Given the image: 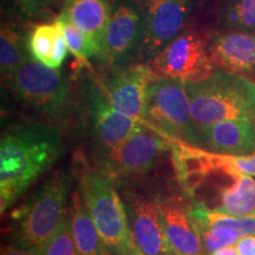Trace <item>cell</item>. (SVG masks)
<instances>
[{"label":"cell","mask_w":255,"mask_h":255,"mask_svg":"<svg viewBox=\"0 0 255 255\" xmlns=\"http://www.w3.org/2000/svg\"><path fill=\"white\" fill-rule=\"evenodd\" d=\"M143 124L167 138L200 146V130L191 114L186 83L157 76L146 96Z\"/></svg>","instance_id":"5b68a950"},{"label":"cell","mask_w":255,"mask_h":255,"mask_svg":"<svg viewBox=\"0 0 255 255\" xmlns=\"http://www.w3.org/2000/svg\"><path fill=\"white\" fill-rule=\"evenodd\" d=\"M167 150H170V142L167 137L142 124L108 156L103 168L115 176L145 174Z\"/></svg>","instance_id":"8fae6325"},{"label":"cell","mask_w":255,"mask_h":255,"mask_svg":"<svg viewBox=\"0 0 255 255\" xmlns=\"http://www.w3.org/2000/svg\"><path fill=\"white\" fill-rule=\"evenodd\" d=\"M156 77L150 64H136L115 72L101 91L115 109L143 123L146 96Z\"/></svg>","instance_id":"5bb4252c"},{"label":"cell","mask_w":255,"mask_h":255,"mask_svg":"<svg viewBox=\"0 0 255 255\" xmlns=\"http://www.w3.org/2000/svg\"><path fill=\"white\" fill-rule=\"evenodd\" d=\"M201 145L225 155L255 154V123L253 120H227L200 130Z\"/></svg>","instance_id":"ac0fdd59"},{"label":"cell","mask_w":255,"mask_h":255,"mask_svg":"<svg viewBox=\"0 0 255 255\" xmlns=\"http://www.w3.org/2000/svg\"><path fill=\"white\" fill-rule=\"evenodd\" d=\"M90 102L96 138L107 158L143 123L115 109L104 97L103 92L97 89L91 92Z\"/></svg>","instance_id":"2e32d148"},{"label":"cell","mask_w":255,"mask_h":255,"mask_svg":"<svg viewBox=\"0 0 255 255\" xmlns=\"http://www.w3.org/2000/svg\"><path fill=\"white\" fill-rule=\"evenodd\" d=\"M130 255H145V254H143V253H142V252H141V251H139V248H138V247H137V248H136V250H135V251H133V252H132V253H131V254H130Z\"/></svg>","instance_id":"1f68e13d"},{"label":"cell","mask_w":255,"mask_h":255,"mask_svg":"<svg viewBox=\"0 0 255 255\" xmlns=\"http://www.w3.org/2000/svg\"><path fill=\"white\" fill-rule=\"evenodd\" d=\"M62 13L85 32L100 49L101 38L113 14L107 0H64Z\"/></svg>","instance_id":"d6986e66"},{"label":"cell","mask_w":255,"mask_h":255,"mask_svg":"<svg viewBox=\"0 0 255 255\" xmlns=\"http://www.w3.org/2000/svg\"><path fill=\"white\" fill-rule=\"evenodd\" d=\"M62 152V138L52 127L32 123L6 131L0 142L1 213L13 205Z\"/></svg>","instance_id":"6da1fadb"},{"label":"cell","mask_w":255,"mask_h":255,"mask_svg":"<svg viewBox=\"0 0 255 255\" xmlns=\"http://www.w3.org/2000/svg\"><path fill=\"white\" fill-rule=\"evenodd\" d=\"M71 231L76 247L81 255H110L104 246L100 233L85 206L82 194H72V207L70 209Z\"/></svg>","instance_id":"ffe728a7"},{"label":"cell","mask_w":255,"mask_h":255,"mask_svg":"<svg viewBox=\"0 0 255 255\" xmlns=\"http://www.w3.org/2000/svg\"><path fill=\"white\" fill-rule=\"evenodd\" d=\"M14 5L23 12L24 14L40 15L51 8H56L57 6L64 5V0H12Z\"/></svg>","instance_id":"4316f807"},{"label":"cell","mask_w":255,"mask_h":255,"mask_svg":"<svg viewBox=\"0 0 255 255\" xmlns=\"http://www.w3.org/2000/svg\"><path fill=\"white\" fill-rule=\"evenodd\" d=\"M163 229L176 255H201L203 246L189 218V205L181 196L157 200Z\"/></svg>","instance_id":"e0dca14e"},{"label":"cell","mask_w":255,"mask_h":255,"mask_svg":"<svg viewBox=\"0 0 255 255\" xmlns=\"http://www.w3.org/2000/svg\"><path fill=\"white\" fill-rule=\"evenodd\" d=\"M110 255H113V254H110Z\"/></svg>","instance_id":"836d02e7"},{"label":"cell","mask_w":255,"mask_h":255,"mask_svg":"<svg viewBox=\"0 0 255 255\" xmlns=\"http://www.w3.org/2000/svg\"><path fill=\"white\" fill-rule=\"evenodd\" d=\"M70 180L56 174L12 214L14 219V244L43 254L46 245L58 231L66 214Z\"/></svg>","instance_id":"277c9868"},{"label":"cell","mask_w":255,"mask_h":255,"mask_svg":"<svg viewBox=\"0 0 255 255\" xmlns=\"http://www.w3.org/2000/svg\"><path fill=\"white\" fill-rule=\"evenodd\" d=\"M28 58L25 39L7 24L0 30V69L1 75L11 78Z\"/></svg>","instance_id":"603a6c76"},{"label":"cell","mask_w":255,"mask_h":255,"mask_svg":"<svg viewBox=\"0 0 255 255\" xmlns=\"http://www.w3.org/2000/svg\"><path fill=\"white\" fill-rule=\"evenodd\" d=\"M201 255H240V254H239V252L237 251V248H235L234 245H232V246L220 248V250H216L214 252H212V253L201 254Z\"/></svg>","instance_id":"4dcf8cb0"},{"label":"cell","mask_w":255,"mask_h":255,"mask_svg":"<svg viewBox=\"0 0 255 255\" xmlns=\"http://www.w3.org/2000/svg\"><path fill=\"white\" fill-rule=\"evenodd\" d=\"M234 246L240 255H255V234L240 238Z\"/></svg>","instance_id":"f1b7e54d"},{"label":"cell","mask_w":255,"mask_h":255,"mask_svg":"<svg viewBox=\"0 0 255 255\" xmlns=\"http://www.w3.org/2000/svg\"><path fill=\"white\" fill-rule=\"evenodd\" d=\"M41 255H81L73 240L69 210L64 215L58 231L46 245Z\"/></svg>","instance_id":"484cf974"},{"label":"cell","mask_w":255,"mask_h":255,"mask_svg":"<svg viewBox=\"0 0 255 255\" xmlns=\"http://www.w3.org/2000/svg\"><path fill=\"white\" fill-rule=\"evenodd\" d=\"M150 65L157 76L183 83L203 81L215 71L208 40L196 30H183L151 59Z\"/></svg>","instance_id":"52a82bcc"},{"label":"cell","mask_w":255,"mask_h":255,"mask_svg":"<svg viewBox=\"0 0 255 255\" xmlns=\"http://www.w3.org/2000/svg\"><path fill=\"white\" fill-rule=\"evenodd\" d=\"M186 89L199 130L221 121H255V82L246 76L215 70L203 81L186 83Z\"/></svg>","instance_id":"7a4b0ae2"},{"label":"cell","mask_w":255,"mask_h":255,"mask_svg":"<svg viewBox=\"0 0 255 255\" xmlns=\"http://www.w3.org/2000/svg\"><path fill=\"white\" fill-rule=\"evenodd\" d=\"M208 53L215 70L242 76L255 73V33L226 30L212 34Z\"/></svg>","instance_id":"9a60e30c"},{"label":"cell","mask_w":255,"mask_h":255,"mask_svg":"<svg viewBox=\"0 0 255 255\" xmlns=\"http://www.w3.org/2000/svg\"><path fill=\"white\" fill-rule=\"evenodd\" d=\"M168 139L175 173L187 193H193L203 182V178L214 171H221L229 176L244 174L255 177V154H218L171 137Z\"/></svg>","instance_id":"8992f818"},{"label":"cell","mask_w":255,"mask_h":255,"mask_svg":"<svg viewBox=\"0 0 255 255\" xmlns=\"http://www.w3.org/2000/svg\"><path fill=\"white\" fill-rule=\"evenodd\" d=\"M191 0H144L141 51L145 58H155L184 30Z\"/></svg>","instance_id":"9c48e42d"},{"label":"cell","mask_w":255,"mask_h":255,"mask_svg":"<svg viewBox=\"0 0 255 255\" xmlns=\"http://www.w3.org/2000/svg\"><path fill=\"white\" fill-rule=\"evenodd\" d=\"M115 176L104 168L85 169L79 188L104 246L113 255H130L137 248Z\"/></svg>","instance_id":"3957f363"},{"label":"cell","mask_w":255,"mask_h":255,"mask_svg":"<svg viewBox=\"0 0 255 255\" xmlns=\"http://www.w3.org/2000/svg\"><path fill=\"white\" fill-rule=\"evenodd\" d=\"M11 81L24 103L50 116L62 113L69 100L68 79L63 72L33 58L25 60Z\"/></svg>","instance_id":"ba28073f"},{"label":"cell","mask_w":255,"mask_h":255,"mask_svg":"<svg viewBox=\"0 0 255 255\" xmlns=\"http://www.w3.org/2000/svg\"><path fill=\"white\" fill-rule=\"evenodd\" d=\"M142 37L141 14L130 6H120L113 12L105 27L96 58L110 66L129 62L137 50H141Z\"/></svg>","instance_id":"4fadbf2b"},{"label":"cell","mask_w":255,"mask_h":255,"mask_svg":"<svg viewBox=\"0 0 255 255\" xmlns=\"http://www.w3.org/2000/svg\"><path fill=\"white\" fill-rule=\"evenodd\" d=\"M68 51H69L68 44H66L65 38H64V36H63V32H62V30H60L58 36H57L55 47H53V51H52V55H51L50 60H49V63H47L46 66L58 70L60 66H62L64 60H65L66 55H68Z\"/></svg>","instance_id":"83f0119b"},{"label":"cell","mask_w":255,"mask_h":255,"mask_svg":"<svg viewBox=\"0 0 255 255\" xmlns=\"http://www.w3.org/2000/svg\"><path fill=\"white\" fill-rule=\"evenodd\" d=\"M59 31L60 27L56 20L36 25L32 28L27 41V50L32 58L47 65Z\"/></svg>","instance_id":"d4e9b609"},{"label":"cell","mask_w":255,"mask_h":255,"mask_svg":"<svg viewBox=\"0 0 255 255\" xmlns=\"http://www.w3.org/2000/svg\"><path fill=\"white\" fill-rule=\"evenodd\" d=\"M254 123H255V121H254Z\"/></svg>","instance_id":"d6a6232c"},{"label":"cell","mask_w":255,"mask_h":255,"mask_svg":"<svg viewBox=\"0 0 255 255\" xmlns=\"http://www.w3.org/2000/svg\"><path fill=\"white\" fill-rule=\"evenodd\" d=\"M233 183L219 193L215 210L234 216H255V180L244 174L232 175Z\"/></svg>","instance_id":"44dd1931"},{"label":"cell","mask_w":255,"mask_h":255,"mask_svg":"<svg viewBox=\"0 0 255 255\" xmlns=\"http://www.w3.org/2000/svg\"><path fill=\"white\" fill-rule=\"evenodd\" d=\"M1 255H41V254L13 244V245H7V246L2 247Z\"/></svg>","instance_id":"f546056e"},{"label":"cell","mask_w":255,"mask_h":255,"mask_svg":"<svg viewBox=\"0 0 255 255\" xmlns=\"http://www.w3.org/2000/svg\"><path fill=\"white\" fill-rule=\"evenodd\" d=\"M121 195L139 251L145 255H176L165 237L157 199L131 188H123Z\"/></svg>","instance_id":"30bf717a"},{"label":"cell","mask_w":255,"mask_h":255,"mask_svg":"<svg viewBox=\"0 0 255 255\" xmlns=\"http://www.w3.org/2000/svg\"><path fill=\"white\" fill-rule=\"evenodd\" d=\"M56 21L63 32V36L65 38L70 52L78 60L79 64L89 65L88 60L92 57L96 58V56H97V44L63 13H60L56 18Z\"/></svg>","instance_id":"cb8c5ba5"},{"label":"cell","mask_w":255,"mask_h":255,"mask_svg":"<svg viewBox=\"0 0 255 255\" xmlns=\"http://www.w3.org/2000/svg\"><path fill=\"white\" fill-rule=\"evenodd\" d=\"M189 218L203 246V254L232 246L242 237L255 234V216H234L191 201Z\"/></svg>","instance_id":"7c38bea8"},{"label":"cell","mask_w":255,"mask_h":255,"mask_svg":"<svg viewBox=\"0 0 255 255\" xmlns=\"http://www.w3.org/2000/svg\"><path fill=\"white\" fill-rule=\"evenodd\" d=\"M216 17L225 30L255 33V0H221Z\"/></svg>","instance_id":"7402d4cb"}]
</instances>
